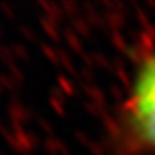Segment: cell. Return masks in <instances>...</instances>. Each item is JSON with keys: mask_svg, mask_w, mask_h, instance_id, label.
Here are the masks:
<instances>
[{"mask_svg": "<svg viewBox=\"0 0 155 155\" xmlns=\"http://www.w3.org/2000/svg\"><path fill=\"white\" fill-rule=\"evenodd\" d=\"M129 110L137 135L155 149V54L147 58L137 71Z\"/></svg>", "mask_w": 155, "mask_h": 155, "instance_id": "obj_1", "label": "cell"}]
</instances>
